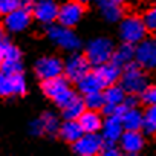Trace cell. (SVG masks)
<instances>
[{"mask_svg": "<svg viewBox=\"0 0 156 156\" xmlns=\"http://www.w3.org/2000/svg\"><path fill=\"white\" fill-rule=\"evenodd\" d=\"M44 35L51 44L63 52H73L83 49V40L73 28L63 26L60 23H51L44 26Z\"/></svg>", "mask_w": 156, "mask_h": 156, "instance_id": "cell-1", "label": "cell"}, {"mask_svg": "<svg viewBox=\"0 0 156 156\" xmlns=\"http://www.w3.org/2000/svg\"><path fill=\"white\" fill-rule=\"evenodd\" d=\"M116 25H118L116 34H118L119 41L136 44L148 35V31L145 28V23H144L141 14H136V12L124 14L122 19Z\"/></svg>", "mask_w": 156, "mask_h": 156, "instance_id": "cell-2", "label": "cell"}, {"mask_svg": "<svg viewBox=\"0 0 156 156\" xmlns=\"http://www.w3.org/2000/svg\"><path fill=\"white\" fill-rule=\"evenodd\" d=\"M118 83L124 87L127 94L141 95L145 90V87L150 84V75L139 64L132 61L121 69V76Z\"/></svg>", "mask_w": 156, "mask_h": 156, "instance_id": "cell-3", "label": "cell"}, {"mask_svg": "<svg viewBox=\"0 0 156 156\" xmlns=\"http://www.w3.org/2000/svg\"><path fill=\"white\" fill-rule=\"evenodd\" d=\"M115 46L116 44H115L112 37L97 35V37L89 38L86 41V44H83V52L94 67V66H98L101 63L110 61L112 54L115 51Z\"/></svg>", "mask_w": 156, "mask_h": 156, "instance_id": "cell-4", "label": "cell"}, {"mask_svg": "<svg viewBox=\"0 0 156 156\" xmlns=\"http://www.w3.org/2000/svg\"><path fill=\"white\" fill-rule=\"evenodd\" d=\"M89 70H92V64L81 49L67 52L66 58H63V75L70 83H76Z\"/></svg>", "mask_w": 156, "mask_h": 156, "instance_id": "cell-5", "label": "cell"}, {"mask_svg": "<svg viewBox=\"0 0 156 156\" xmlns=\"http://www.w3.org/2000/svg\"><path fill=\"white\" fill-rule=\"evenodd\" d=\"M87 14V6L78 0H63L58 6L57 23L67 28H78Z\"/></svg>", "mask_w": 156, "mask_h": 156, "instance_id": "cell-6", "label": "cell"}, {"mask_svg": "<svg viewBox=\"0 0 156 156\" xmlns=\"http://www.w3.org/2000/svg\"><path fill=\"white\" fill-rule=\"evenodd\" d=\"M28 94V78L23 73H6L0 70V98L11 100Z\"/></svg>", "mask_w": 156, "mask_h": 156, "instance_id": "cell-7", "label": "cell"}, {"mask_svg": "<svg viewBox=\"0 0 156 156\" xmlns=\"http://www.w3.org/2000/svg\"><path fill=\"white\" fill-rule=\"evenodd\" d=\"M32 12L28 6H19L17 9L8 12L6 16H2V26L5 28L6 34L9 35H19L26 32L32 25Z\"/></svg>", "mask_w": 156, "mask_h": 156, "instance_id": "cell-8", "label": "cell"}, {"mask_svg": "<svg viewBox=\"0 0 156 156\" xmlns=\"http://www.w3.org/2000/svg\"><path fill=\"white\" fill-rule=\"evenodd\" d=\"M32 72L40 81L63 75V58L60 55L48 54L38 57L32 64Z\"/></svg>", "mask_w": 156, "mask_h": 156, "instance_id": "cell-9", "label": "cell"}, {"mask_svg": "<svg viewBox=\"0 0 156 156\" xmlns=\"http://www.w3.org/2000/svg\"><path fill=\"white\" fill-rule=\"evenodd\" d=\"M133 61L148 73L156 72V38L147 35L144 40L136 43Z\"/></svg>", "mask_w": 156, "mask_h": 156, "instance_id": "cell-10", "label": "cell"}, {"mask_svg": "<svg viewBox=\"0 0 156 156\" xmlns=\"http://www.w3.org/2000/svg\"><path fill=\"white\" fill-rule=\"evenodd\" d=\"M118 145L122 154L138 156L147 147V136L141 130H124L118 139Z\"/></svg>", "mask_w": 156, "mask_h": 156, "instance_id": "cell-11", "label": "cell"}, {"mask_svg": "<svg viewBox=\"0 0 156 156\" xmlns=\"http://www.w3.org/2000/svg\"><path fill=\"white\" fill-rule=\"evenodd\" d=\"M103 138L100 133H83L70 144V151L76 156H97L101 153Z\"/></svg>", "mask_w": 156, "mask_h": 156, "instance_id": "cell-12", "label": "cell"}, {"mask_svg": "<svg viewBox=\"0 0 156 156\" xmlns=\"http://www.w3.org/2000/svg\"><path fill=\"white\" fill-rule=\"evenodd\" d=\"M60 0H37L31 6L32 19L41 26H48L57 22Z\"/></svg>", "mask_w": 156, "mask_h": 156, "instance_id": "cell-13", "label": "cell"}, {"mask_svg": "<svg viewBox=\"0 0 156 156\" xmlns=\"http://www.w3.org/2000/svg\"><path fill=\"white\" fill-rule=\"evenodd\" d=\"M69 87H72V83L67 80L64 75H58V76L48 78V80L40 81V90H41V94L48 100H51V101H54L58 95H61Z\"/></svg>", "mask_w": 156, "mask_h": 156, "instance_id": "cell-14", "label": "cell"}, {"mask_svg": "<svg viewBox=\"0 0 156 156\" xmlns=\"http://www.w3.org/2000/svg\"><path fill=\"white\" fill-rule=\"evenodd\" d=\"M95 5L98 8L101 19L110 25H116L122 19V16L126 14L124 5L115 2V0H98Z\"/></svg>", "mask_w": 156, "mask_h": 156, "instance_id": "cell-15", "label": "cell"}, {"mask_svg": "<svg viewBox=\"0 0 156 156\" xmlns=\"http://www.w3.org/2000/svg\"><path fill=\"white\" fill-rule=\"evenodd\" d=\"M121 69L118 64H115L112 60L110 61H106V63H101L98 66H94V73L97 75V78L100 80L103 89L110 86V84H115L119 81V76H121Z\"/></svg>", "mask_w": 156, "mask_h": 156, "instance_id": "cell-16", "label": "cell"}, {"mask_svg": "<svg viewBox=\"0 0 156 156\" xmlns=\"http://www.w3.org/2000/svg\"><path fill=\"white\" fill-rule=\"evenodd\" d=\"M124 127L121 124V116L119 115H107L103 119V126L100 129V135L103 141H112L118 142L119 136L122 135Z\"/></svg>", "mask_w": 156, "mask_h": 156, "instance_id": "cell-17", "label": "cell"}, {"mask_svg": "<svg viewBox=\"0 0 156 156\" xmlns=\"http://www.w3.org/2000/svg\"><path fill=\"white\" fill-rule=\"evenodd\" d=\"M83 133L84 132H83L80 122H78L76 119H61L58 132H57V138H60V141H63V142L70 145Z\"/></svg>", "mask_w": 156, "mask_h": 156, "instance_id": "cell-18", "label": "cell"}, {"mask_svg": "<svg viewBox=\"0 0 156 156\" xmlns=\"http://www.w3.org/2000/svg\"><path fill=\"white\" fill-rule=\"evenodd\" d=\"M103 119H104V116L100 110L86 109L76 121L80 122L84 133H100V129L103 126Z\"/></svg>", "mask_w": 156, "mask_h": 156, "instance_id": "cell-19", "label": "cell"}, {"mask_svg": "<svg viewBox=\"0 0 156 156\" xmlns=\"http://www.w3.org/2000/svg\"><path fill=\"white\" fill-rule=\"evenodd\" d=\"M75 84V90L78 92V95H87L92 92H100L103 90V86L100 83V80L97 78V75L94 73V70H89L86 75H83L80 80H78Z\"/></svg>", "mask_w": 156, "mask_h": 156, "instance_id": "cell-20", "label": "cell"}, {"mask_svg": "<svg viewBox=\"0 0 156 156\" xmlns=\"http://www.w3.org/2000/svg\"><path fill=\"white\" fill-rule=\"evenodd\" d=\"M121 124L124 130H141L142 126V109L138 107H124L121 113Z\"/></svg>", "mask_w": 156, "mask_h": 156, "instance_id": "cell-21", "label": "cell"}, {"mask_svg": "<svg viewBox=\"0 0 156 156\" xmlns=\"http://www.w3.org/2000/svg\"><path fill=\"white\" fill-rule=\"evenodd\" d=\"M40 124H41V130H43V136H49L54 138L57 136L60 122H61V116H58V113H55L54 110H44L40 116Z\"/></svg>", "mask_w": 156, "mask_h": 156, "instance_id": "cell-22", "label": "cell"}, {"mask_svg": "<svg viewBox=\"0 0 156 156\" xmlns=\"http://www.w3.org/2000/svg\"><path fill=\"white\" fill-rule=\"evenodd\" d=\"M135 58V44L119 41V44L115 46V51L112 54V61L118 64L119 67H124L126 64L132 63Z\"/></svg>", "mask_w": 156, "mask_h": 156, "instance_id": "cell-23", "label": "cell"}, {"mask_svg": "<svg viewBox=\"0 0 156 156\" xmlns=\"http://www.w3.org/2000/svg\"><path fill=\"white\" fill-rule=\"evenodd\" d=\"M84 110H86V106H84L83 97L76 95L69 104H66L63 109H60V116H61V119H78Z\"/></svg>", "mask_w": 156, "mask_h": 156, "instance_id": "cell-24", "label": "cell"}, {"mask_svg": "<svg viewBox=\"0 0 156 156\" xmlns=\"http://www.w3.org/2000/svg\"><path fill=\"white\" fill-rule=\"evenodd\" d=\"M126 95H127V92L124 90V87L119 83L110 84V86L103 89L104 101H106V104H110V106H122Z\"/></svg>", "mask_w": 156, "mask_h": 156, "instance_id": "cell-25", "label": "cell"}, {"mask_svg": "<svg viewBox=\"0 0 156 156\" xmlns=\"http://www.w3.org/2000/svg\"><path fill=\"white\" fill-rule=\"evenodd\" d=\"M141 132L147 138L156 136V106H145V109L142 110Z\"/></svg>", "mask_w": 156, "mask_h": 156, "instance_id": "cell-26", "label": "cell"}, {"mask_svg": "<svg viewBox=\"0 0 156 156\" xmlns=\"http://www.w3.org/2000/svg\"><path fill=\"white\" fill-rule=\"evenodd\" d=\"M0 52L3 55V60H23V51L16 43L6 40L0 46Z\"/></svg>", "mask_w": 156, "mask_h": 156, "instance_id": "cell-27", "label": "cell"}, {"mask_svg": "<svg viewBox=\"0 0 156 156\" xmlns=\"http://www.w3.org/2000/svg\"><path fill=\"white\" fill-rule=\"evenodd\" d=\"M83 101H84L86 109H90V110H100V112H101L103 106L106 104L104 97H103V90H100V92H92V94H87V95H83Z\"/></svg>", "mask_w": 156, "mask_h": 156, "instance_id": "cell-28", "label": "cell"}, {"mask_svg": "<svg viewBox=\"0 0 156 156\" xmlns=\"http://www.w3.org/2000/svg\"><path fill=\"white\" fill-rule=\"evenodd\" d=\"M141 16H142V20H144V23H145L147 31L156 34V2L151 3Z\"/></svg>", "mask_w": 156, "mask_h": 156, "instance_id": "cell-29", "label": "cell"}, {"mask_svg": "<svg viewBox=\"0 0 156 156\" xmlns=\"http://www.w3.org/2000/svg\"><path fill=\"white\" fill-rule=\"evenodd\" d=\"M0 70L6 73H23L25 72L23 60H3Z\"/></svg>", "mask_w": 156, "mask_h": 156, "instance_id": "cell-30", "label": "cell"}, {"mask_svg": "<svg viewBox=\"0 0 156 156\" xmlns=\"http://www.w3.org/2000/svg\"><path fill=\"white\" fill-rule=\"evenodd\" d=\"M76 95H78V92H76L73 87H69V89H67V90H64L61 95H58V97H57V98H55L52 103H54V106L60 110V109H63L66 104H69V103H70V101H72V100H73Z\"/></svg>", "mask_w": 156, "mask_h": 156, "instance_id": "cell-31", "label": "cell"}, {"mask_svg": "<svg viewBox=\"0 0 156 156\" xmlns=\"http://www.w3.org/2000/svg\"><path fill=\"white\" fill-rule=\"evenodd\" d=\"M141 98V103L145 104V106H156V83H150L145 90L139 95Z\"/></svg>", "mask_w": 156, "mask_h": 156, "instance_id": "cell-32", "label": "cell"}, {"mask_svg": "<svg viewBox=\"0 0 156 156\" xmlns=\"http://www.w3.org/2000/svg\"><path fill=\"white\" fill-rule=\"evenodd\" d=\"M103 156H121V148L118 145V142H112V141H104L103 147H101V153Z\"/></svg>", "mask_w": 156, "mask_h": 156, "instance_id": "cell-33", "label": "cell"}, {"mask_svg": "<svg viewBox=\"0 0 156 156\" xmlns=\"http://www.w3.org/2000/svg\"><path fill=\"white\" fill-rule=\"evenodd\" d=\"M19 6H22L20 0H0V16H6Z\"/></svg>", "mask_w": 156, "mask_h": 156, "instance_id": "cell-34", "label": "cell"}, {"mask_svg": "<svg viewBox=\"0 0 156 156\" xmlns=\"http://www.w3.org/2000/svg\"><path fill=\"white\" fill-rule=\"evenodd\" d=\"M139 103H141L139 95L127 94V95H126V100H124V103H122V106H124V107H138Z\"/></svg>", "mask_w": 156, "mask_h": 156, "instance_id": "cell-35", "label": "cell"}, {"mask_svg": "<svg viewBox=\"0 0 156 156\" xmlns=\"http://www.w3.org/2000/svg\"><path fill=\"white\" fill-rule=\"evenodd\" d=\"M8 34H6V31H5V28L2 26V23H0V46H2L6 40H8V37H6Z\"/></svg>", "mask_w": 156, "mask_h": 156, "instance_id": "cell-36", "label": "cell"}, {"mask_svg": "<svg viewBox=\"0 0 156 156\" xmlns=\"http://www.w3.org/2000/svg\"><path fill=\"white\" fill-rule=\"evenodd\" d=\"M20 2H22V6H28V8H31V6L37 2V0H20Z\"/></svg>", "mask_w": 156, "mask_h": 156, "instance_id": "cell-37", "label": "cell"}, {"mask_svg": "<svg viewBox=\"0 0 156 156\" xmlns=\"http://www.w3.org/2000/svg\"><path fill=\"white\" fill-rule=\"evenodd\" d=\"M78 2H81L83 5H86V6H89V5H95L98 0H78Z\"/></svg>", "mask_w": 156, "mask_h": 156, "instance_id": "cell-38", "label": "cell"}, {"mask_svg": "<svg viewBox=\"0 0 156 156\" xmlns=\"http://www.w3.org/2000/svg\"><path fill=\"white\" fill-rule=\"evenodd\" d=\"M115 2H118V3H121V5H126L129 0H115Z\"/></svg>", "mask_w": 156, "mask_h": 156, "instance_id": "cell-39", "label": "cell"}, {"mask_svg": "<svg viewBox=\"0 0 156 156\" xmlns=\"http://www.w3.org/2000/svg\"><path fill=\"white\" fill-rule=\"evenodd\" d=\"M2 63H3V55H2V52H0V67H2Z\"/></svg>", "mask_w": 156, "mask_h": 156, "instance_id": "cell-40", "label": "cell"}, {"mask_svg": "<svg viewBox=\"0 0 156 156\" xmlns=\"http://www.w3.org/2000/svg\"><path fill=\"white\" fill-rule=\"evenodd\" d=\"M135 2H145V0H135Z\"/></svg>", "mask_w": 156, "mask_h": 156, "instance_id": "cell-41", "label": "cell"}, {"mask_svg": "<svg viewBox=\"0 0 156 156\" xmlns=\"http://www.w3.org/2000/svg\"><path fill=\"white\" fill-rule=\"evenodd\" d=\"M0 17H2V16H0Z\"/></svg>", "mask_w": 156, "mask_h": 156, "instance_id": "cell-42", "label": "cell"}]
</instances>
